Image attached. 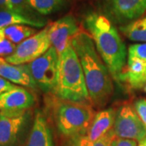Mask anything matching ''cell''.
<instances>
[{
    "mask_svg": "<svg viewBox=\"0 0 146 146\" xmlns=\"http://www.w3.org/2000/svg\"><path fill=\"white\" fill-rule=\"evenodd\" d=\"M80 32L76 19L72 15H67L48 25V35L58 54L63 53L72 46L75 36Z\"/></svg>",
    "mask_w": 146,
    "mask_h": 146,
    "instance_id": "30bf717a",
    "label": "cell"
},
{
    "mask_svg": "<svg viewBox=\"0 0 146 146\" xmlns=\"http://www.w3.org/2000/svg\"><path fill=\"white\" fill-rule=\"evenodd\" d=\"M0 29L5 39L16 46L36 33V30L33 27L25 25H13Z\"/></svg>",
    "mask_w": 146,
    "mask_h": 146,
    "instance_id": "e0dca14e",
    "label": "cell"
},
{
    "mask_svg": "<svg viewBox=\"0 0 146 146\" xmlns=\"http://www.w3.org/2000/svg\"><path fill=\"white\" fill-rule=\"evenodd\" d=\"M54 93L67 102H84L89 98L83 69L72 46L58 54L57 82Z\"/></svg>",
    "mask_w": 146,
    "mask_h": 146,
    "instance_id": "3957f363",
    "label": "cell"
},
{
    "mask_svg": "<svg viewBox=\"0 0 146 146\" xmlns=\"http://www.w3.org/2000/svg\"><path fill=\"white\" fill-rule=\"evenodd\" d=\"M143 89H144V91L146 93V84H145V85L144 86V88H143Z\"/></svg>",
    "mask_w": 146,
    "mask_h": 146,
    "instance_id": "f1b7e54d",
    "label": "cell"
},
{
    "mask_svg": "<svg viewBox=\"0 0 146 146\" xmlns=\"http://www.w3.org/2000/svg\"><path fill=\"white\" fill-rule=\"evenodd\" d=\"M25 146H54L50 127L41 111L36 110L33 124Z\"/></svg>",
    "mask_w": 146,
    "mask_h": 146,
    "instance_id": "5bb4252c",
    "label": "cell"
},
{
    "mask_svg": "<svg viewBox=\"0 0 146 146\" xmlns=\"http://www.w3.org/2000/svg\"><path fill=\"white\" fill-rule=\"evenodd\" d=\"M46 21L26 16L13 11H0V28L13 25H25L33 28H42L46 25Z\"/></svg>",
    "mask_w": 146,
    "mask_h": 146,
    "instance_id": "2e32d148",
    "label": "cell"
},
{
    "mask_svg": "<svg viewBox=\"0 0 146 146\" xmlns=\"http://www.w3.org/2000/svg\"><path fill=\"white\" fill-rule=\"evenodd\" d=\"M124 82L131 89H140L146 84V61L141 58L127 55V61L119 76V82Z\"/></svg>",
    "mask_w": 146,
    "mask_h": 146,
    "instance_id": "7c38bea8",
    "label": "cell"
},
{
    "mask_svg": "<svg viewBox=\"0 0 146 146\" xmlns=\"http://www.w3.org/2000/svg\"><path fill=\"white\" fill-rule=\"evenodd\" d=\"M34 102V96L29 90L22 86H16L0 95V111L28 110Z\"/></svg>",
    "mask_w": 146,
    "mask_h": 146,
    "instance_id": "4fadbf2b",
    "label": "cell"
},
{
    "mask_svg": "<svg viewBox=\"0 0 146 146\" xmlns=\"http://www.w3.org/2000/svg\"><path fill=\"white\" fill-rule=\"evenodd\" d=\"M115 136L114 130L110 131L102 138L96 141H92L84 135L71 137L66 146H110V143Z\"/></svg>",
    "mask_w": 146,
    "mask_h": 146,
    "instance_id": "ffe728a7",
    "label": "cell"
},
{
    "mask_svg": "<svg viewBox=\"0 0 146 146\" xmlns=\"http://www.w3.org/2000/svg\"><path fill=\"white\" fill-rule=\"evenodd\" d=\"M9 3H10L11 11L34 17L32 15V9L28 4L27 0H9Z\"/></svg>",
    "mask_w": 146,
    "mask_h": 146,
    "instance_id": "44dd1931",
    "label": "cell"
},
{
    "mask_svg": "<svg viewBox=\"0 0 146 146\" xmlns=\"http://www.w3.org/2000/svg\"><path fill=\"white\" fill-rule=\"evenodd\" d=\"M134 108L140 119L146 127V99L140 98L136 100L134 103Z\"/></svg>",
    "mask_w": 146,
    "mask_h": 146,
    "instance_id": "603a6c76",
    "label": "cell"
},
{
    "mask_svg": "<svg viewBox=\"0 0 146 146\" xmlns=\"http://www.w3.org/2000/svg\"><path fill=\"white\" fill-rule=\"evenodd\" d=\"M105 12L119 24H128L146 11V0H102Z\"/></svg>",
    "mask_w": 146,
    "mask_h": 146,
    "instance_id": "9c48e42d",
    "label": "cell"
},
{
    "mask_svg": "<svg viewBox=\"0 0 146 146\" xmlns=\"http://www.w3.org/2000/svg\"><path fill=\"white\" fill-rule=\"evenodd\" d=\"M58 54L51 46L41 57L28 64L36 86L45 93L54 92L57 82Z\"/></svg>",
    "mask_w": 146,
    "mask_h": 146,
    "instance_id": "5b68a950",
    "label": "cell"
},
{
    "mask_svg": "<svg viewBox=\"0 0 146 146\" xmlns=\"http://www.w3.org/2000/svg\"><path fill=\"white\" fill-rule=\"evenodd\" d=\"M0 9L11 11L9 0H0Z\"/></svg>",
    "mask_w": 146,
    "mask_h": 146,
    "instance_id": "4316f807",
    "label": "cell"
},
{
    "mask_svg": "<svg viewBox=\"0 0 146 146\" xmlns=\"http://www.w3.org/2000/svg\"><path fill=\"white\" fill-rule=\"evenodd\" d=\"M100 56L112 78L119 82V76L126 66L127 50L121 36L106 16L90 12L84 19Z\"/></svg>",
    "mask_w": 146,
    "mask_h": 146,
    "instance_id": "7a4b0ae2",
    "label": "cell"
},
{
    "mask_svg": "<svg viewBox=\"0 0 146 146\" xmlns=\"http://www.w3.org/2000/svg\"><path fill=\"white\" fill-rule=\"evenodd\" d=\"M51 47L48 26L17 45L14 52L5 58L12 64H29L41 57Z\"/></svg>",
    "mask_w": 146,
    "mask_h": 146,
    "instance_id": "8992f818",
    "label": "cell"
},
{
    "mask_svg": "<svg viewBox=\"0 0 146 146\" xmlns=\"http://www.w3.org/2000/svg\"><path fill=\"white\" fill-rule=\"evenodd\" d=\"M119 29L131 41L146 43V16L120 26Z\"/></svg>",
    "mask_w": 146,
    "mask_h": 146,
    "instance_id": "ac0fdd59",
    "label": "cell"
},
{
    "mask_svg": "<svg viewBox=\"0 0 146 146\" xmlns=\"http://www.w3.org/2000/svg\"><path fill=\"white\" fill-rule=\"evenodd\" d=\"M54 116L58 131L70 137L86 134L94 117L93 110L88 105L67 101L58 103Z\"/></svg>",
    "mask_w": 146,
    "mask_h": 146,
    "instance_id": "277c9868",
    "label": "cell"
},
{
    "mask_svg": "<svg viewBox=\"0 0 146 146\" xmlns=\"http://www.w3.org/2000/svg\"><path fill=\"white\" fill-rule=\"evenodd\" d=\"M127 55L141 58L146 61V43H137L130 46Z\"/></svg>",
    "mask_w": 146,
    "mask_h": 146,
    "instance_id": "7402d4cb",
    "label": "cell"
},
{
    "mask_svg": "<svg viewBox=\"0 0 146 146\" xmlns=\"http://www.w3.org/2000/svg\"><path fill=\"white\" fill-rule=\"evenodd\" d=\"M0 76L19 86L33 89L37 88L28 64H12L5 58L0 57Z\"/></svg>",
    "mask_w": 146,
    "mask_h": 146,
    "instance_id": "8fae6325",
    "label": "cell"
},
{
    "mask_svg": "<svg viewBox=\"0 0 146 146\" xmlns=\"http://www.w3.org/2000/svg\"><path fill=\"white\" fill-rule=\"evenodd\" d=\"M27 3L32 10L47 16L63 9L68 0H27Z\"/></svg>",
    "mask_w": 146,
    "mask_h": 146,
    "instance_id": "d6986e66",
    "label": "cell"
},
{
    "mask_svg": "<svg viewBox=\"0 0 146 146\" xmlns=\"http://www.w3.org/2000/svg\"><path fill=\"white\" fill-rule=\"evenodd\" d=\"M138 146H146V137L145 139H143L141 141H140Z\"/></svg>",
    "mask_w": 146,
    "mask_h": 146,
    "instance_id": "83f0119b",
    "label": "cell"
},
{
    "mask_svg": "<svg viewBox=\"0 0 146 146\" xmlns=\"http://www.w3.org/2000/svg\"><path fill=\"white\" fill-rule=\"evenodd\" d=\"M83 69L89 98L102 106L113 93L111 75L98 54L94 40L89 33L80 31L72 42Z\"/></svg>",
    "mask_w": 146,
    "mask_h": 146,
    "instance_id": "6da1fadb",
    "label": "cell"
},
{
    "mask_svg": "<svg viewBox=\"0 0 146 146\" xmlns=\"http://www.w3.org/2000/svg\"><path fill=\"white\" fill-rule=\"evenodd\" d=\"M116 112L112 108L101 110L94 115L90 127L85 136L90 141H96L102 138L113 129Z\"/></svg>",
    "mask_w": 146,
    "mask_h": 146,
    "instance_id": "9a60e30c",
    "label": "cell"
},
{
    "mask_svg": "<svg viewBox=\"0 0 146 146\" xmlns=\"http://www.w3.org/2000/svg\"><path fill=\"white\" fill-rule=\"evenodd\" d=\"M16 85L11 83L7 80H6L3 77L0 76V95L10 89L15 88Z\"/></svg>",
    "mask_w": 146,
    "mask_h": 146,
    "instance_id": "484cf974",
    "label": "cell"
},
{
    "mask_svg": "<svg viewBox=\"0 0 146 146\" xmlns=\"http://www.w3.org/2000/svg\"><path fill=\"white\" fill-rule=\"evenodd\" d=\"M29 116L28 110L0 111V146H17Z\"/></svg>",
    "mask_w": 146,
    "mask_h": 146,
    "instance_id": "ba28073f",
    "label": "cell"
},
{
    "mask_svg": "<svg viewBox=\"0 0 146 146\" xmlns=\"http://www.w3.org/2000/svg\"><path fill=\"white\" fill-rule=\"evenodd\" d=\"M16 45L13 44L8 40L0 42V57H7L16 50Z\"/></svg>",
    "mask_w": 146,
    "mask_h": 146,
    "instance_id": "cb8c5ba5",
    "label": "cell"
},
{
    "mask_svg": "<svg viewBox=\"0 0 146 146\" xmlns=\"http://www.w3.org/2000/svg\"><path fill=\"white\" fill-rule=\"evenodd\" d=\"M113 130L115 136L141 141L146 137V127L135 108L124 104L116 112Z\"/></svg>",
    "mask_w": 146,
    "mask_h": 146,
    "instance_id": "52a82bcc",
    "label": "cell"
},
{
    "mask_svg": "<svg viewBox=\"0 0 146 146\" xmlns=\"http://www.w3.org/2000/svg\"><path fill=\"white\" fill-rule=\"evenodd\" d=\"M110 146H137V141L115 136L110 143Z\"/></svg>",
    "mask_w": 146,
    "mask_h": 146,
    "instance_id": "d4e9b609",
    "label": "cell"
}]
</instances>
